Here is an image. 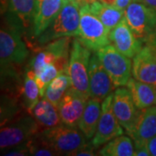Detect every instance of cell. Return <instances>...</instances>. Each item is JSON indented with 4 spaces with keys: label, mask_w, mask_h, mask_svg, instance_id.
<instances>
[{
    "label": "cell",
    "mask_w": 156,
    "mask_h": 156,
    "mask_svg": "<svg viewBox=\"0 0 156 156\" xmlns=\"http://www.w3.org/2000/svg\"><path fill=\"white\" fill-rule=\"evenodd\" d=\"M80 6L75 0H63L61 11L50 25L37 38L39 45H45L55 39L79 36Z\"/></svg>",
    "instance_id": "6da1fadb"
},
{
    "label": "cell",
    "mask_w": 156,
    "mask_h": 156,
    "mask_svg": "<svg viewBox=\"0 0 156 156\" xmlns=\"http://www.w3.org/2000/svg\"><path fill=\"white\" fill-rule=\"evenodd\" d=\"M37 135L57 155H73L87 145L86 137L78 127H70L63 123L52 128L40 130Z\"/></svg>",
    "instance_id": "7a4b0ae2"
},
{
    "label": "cell",
    "mask_w": 156,
    "mask_h": 156,
    "mask_svg": "<svg viewBox=\"0 0 156 156\" xmlns=\"http://www.w3.org/2000/svg\"><path fill=\"white\" fill-rule=\"evenodd\" d=\"M22 32L4 19L0 30L1 70L19 66L30 55V50L23 39Z\"/></svg>",
    "instance_id": "3957f363"
},
{
    "label": "cell",
    "mask_w": 156,
    "mask_h": 156,
    "mask_svg": "<svg viewBox=\"0 0 156 156\" xmlns=\"http://www.w3.org/2000/svg\"><path fill=\"white\" fill-rule=\"evenodd\" d=\"M68 74L71 88L86 97H91L89 89V66L91 50L84 46L79 38H75L70 50Z\"/></svg>",
    "instance_id": "277c9868"
},
{
    "label": "cell",
    "mask_w": 156,
    "mask_h": 156,
    "mask_svg": "<svg viewBox=\"0 0 156 156\" xmlns=\"http://www.w3.org/2000/svg\"><path fill=\"white\" fill-rule=\"evenodd\" d=\"M40 131L35 118L29 115H21L1 123L0 147L7 150L28 141Z\"/></svg>",
    "instance_id": "5b68a950"
},
{
    "label": "cell",
    "mask_w": 156,
    "mask_h": 156,
    "mask_svg": "<svg viewBox=\"0 0 156 156\" xmlns=\"http://www.w3.org/2000/svg\"><path fill=\"white\" fill-rule=\"evenodd\" d=\"M77 38L92 51L110 44L109 30L89 8V5L80 7V25Z\"/></svg>",
    "instance_id": "8992f818"
},
{
    "label": "cell",
    "mask_w": 156,
    "mask_h": 156,
    "mask_svg": "<svg viewBox=\"0 0 156 156\" xmlns=\"http://www.w3.org/2000/svg\"><path fill=\"white\" fill-rule=\"evenodd\" d=\"M102 66L111 78L115 88L126 86L131 78L132 62L113 44H108L95 51Z\"/></svg>",
    "instance_id": "52a82bcc"
},
{
    "label": "cell",
    "mask_w": 156,
    "mask_h": 156,
    "mask_svg": "<svg viewBox=\"0 0 156 156\" xmlns=\"http://www.w3.org/2000/svg\"><path fill=\"white\" fill-rule=\"evenodd\" d=\"M125 17L132 32L144 44L156 25V11L139 0H132L125 10Z\"/></svg>",
    "instance_id": "ba28073f"
},
{
    "label": "cell",
    "mask_w": 156,
    "mask_h": 156,
    "mask_svg": "<svg viewBox=\"0 0 156 156\" xmlns=\"http://www.w3.org/2000/svg\"><path fill=\"white\" fill-rule=\"evenodd\" d=\"M113 93L108 95L101 103V113L97 129L90 140V143L95 148L123 134L122 127L113 110Z\"/></svg>",
    "instance_id": "9c48e42d"
},
{
    "label": "cell",
    "mask_w": 156,
    "mask_h": 156,
    "mask_svg": "<svg viewBox=\"0 0 156 156\" xmlns=\"http://www.w3.org/2000/svg\"><path fill=\"white\" fill-rule=\"evenodd\" d=\"M113 110L121 126L129 133L135 125L140 109L135 105L127 87H118L113 93Z\"/></svg>",
    "instance_id": "30bf717a"
},
{
    "label": "cell",
    "mask_w": 156,
    "mask_h": 156,
    "mask_svg": "<svg viewBox=\"0 0 156 156\" xmlns=\"http://www.w3.org/2000/svg\"><path fill=\"white\" fill-rule=\"evenodd\" d=\"M35 0H10L5 20L17 27L23 36L32 33Z\"/></svg>",
    "instance_id": "8fae6325"
},
{
    "label": "cell",
    "mask_w": 156,
    "mask_h": 156,
    "mask_svg": "<svg viewBox=\"0 0 156 156\" xmlns=\"http://www.w3.org/2000/svg\"><path fill=\"white\" fill-rule=\"evenodd\" d=\"M89 77L91 97H95L101 101L104 100L115 88L96 53L90 56Z\"/></svg>",
    "instance_id": "7c38bea8"
},
{
    "label": "cell",
    "mask_w": 156,
    "mask_h": 156,
    "mask_svg": "<svg viewBox=\"0 0 156 156\" xmlns=\"http://www.w3.org/2000/svg\"><path fill=\"white\" fill-rule=\"evenodd\" d=\"M89 99L70 87L57 107L62 123L70 127H78Z\"/></svg>",
    "instance_id": "4fadbf2b"
},
{
    "label": "cell",
    "mask_w": 156,
    "mask_h": 156,
    "mask_svg": "<svg viewBox=\"0 0 156 156\" xmlns=\"http://www.w3.org/2000/svg\"><path fill=\"white\" fill-rule=\"evenodd\" d=\"M109 39L118 51L129 58H133L143 46L132 32L125 16L109 31Z\"/></svg>",
    "instance_id": "5bb4252c"
},
{
    "label": "cell",
    "mask_w": 156,
    "mask_h": 156,
    "mask_svg": "<svg viewBox=\"0 0 156 156\" xmlns=\"http://www.w3.org/2000/svg\"><path fill=\"white\" fill-rule=\"evenodd\" d=\"M132 75L136 80L156 86V53L147 44L133 57Z\"/></svg>",
    "instance_id": "9a60e30c"
},
{
    "label": "cell",
    "mask_w": 156,
    "mask_h": 156,
    "mask_svg": "<svg viewBox=\"0 0 156 156\" xmlns=\"http://www.w3.org/2000/svg\"><path fill=\"white\" fill-rule=\"evenodd\" d=\"M63 0H35L32 33L37 38L50 25L61 11Z\"/></svg>",
    "instance_id": "2e32d148"
},
{
    "label": "cell",
    "mask_w": 156,
    "mask_h": 156,
    "mask_svg": "<svg viewBox=\"0 0 156 156\" xmlns=\"http://www.w3.org/2000/svg\"><path fill=\"white\" fill-rule=\"evenodd\" d=\"M134 143H147L156 135V106L140 109L133 129L128 133Z\"/></svg>",
    "instance_id": "e0dca14e"
},
{
    "label": "cell",
    "mask_w": 156,
    "mask_h": 156,
    "mask_svg": "<svg viewBox=\"0 0 156 156\" xmlns=\"http://www.w3.org/2000/svg\"><path fill=\"white\" fill-rule=\"evenodd\" d=\"M101 113V100L95 97L89 98L78 123V128L87 140H91L94 137L100 120Z\"/></svg>",
    "instance_id": "ac0fdd59"
},
{
    "label": "cell",
    "mask_w": 156,
    "mask_h": 156,
    "mask_svg": "<svg viewBox=\"0 0 156 156\" xmlns=\"http://www.w3.org/2000/svg\"><path fill=\"white\" fill-rule=\"evenodd\" d=\"M139 109L156 106V86L130 78L126 85Z\"/></svg>",
    "instance_id": "d6986e66"
},
{
    "label": "cell",
    "mask_w": 156,
    "mask_h": 156,
    "mask_svg": "<svg viewBox=\"0 0 156 156\" xmlns=\"http://www.w3.org/2000/svg\"><path fill=\"white\" fill-rule=\"evenodd\" d=\"M31 115L40 129L52 128L62 124L58 108L45 97L39 101L31 112Z\"/></svg>",
    "instance_id": "ffe728a7"
},
{
    "label": "cell",
    "mask_w": 156,
    "mask_h": 156,
    "mask_svg": "<svg viewBox=\"0 0 156 156\" xmlns=\"http://www.w3.org/2000/svg\"><path fill=\"white\" fill-rule=\"evenodd\" d=\"M89 8L109 31L115 27L125 16V11L115 5H106L100 2V0H95L89 4Z\"/></svg>",
    "instance_id": "44dd1931"
},
{
    "label": "cell",
    "mask_w": 156,
    "mask_h": 156,
    "mask_svg": "<svg viewBox=\"0 0 156 156\" xmlns=\"http://www.w3.org/2000/svg\"><path fill=\"white\" fill-rule=\"evenodd\" d=\"M22 95L24 108L27 110L29 114H31L35 106L40 101L41 94H40L38 85L36 81L35 71L29 66L24 73Z\"/></svg>",
    "instance_id": "7402d4cb"
},
{
    "label": "cell",
    "mask_w": 156,
    "mask_h": 156,
    "mask_svg": "<svg viewBox=\"0 0 156 156\" xmlns=\"http://www.w3.org/2000/svg\"><path fill=\"white\" fill-rule=\"evenodd\" d=\"M134 154L132 140L122 134L108 141L98 152V155L102 156H133Z\"/></svg>",
    "instance_id": "603a6c76"
},
{
    "label": "cell",
    "mask_w": 156,
    "mask_h": 156,
    "mask_svg": "<svg viewBox=\"0 0 156 156\" xmlns=\"http://www.w3.org/2000/svg\"><path fill=\"white\" fill-rule=\"evenodd\" d=\"M71 87V81L68 72H61L48 86L44 96L53 104L58 107L59 102Z\"/></svg>",
    "instance_id": "cb8c5ba5"
},
{
    "label": "cell",
    "mask_w": 156,
    "mask_h": 156,
    "mask_svg": "<svg viewBox=\"0 0 156 156\" xmlns=\"http://www.w3.org/2000/svg\"><path fill=\"white\" fill-rule=\"evenodd\" d=\"M58 74H59V71L56 66L53 63H50L43 69V71L38 76H36V81L38 85L41 97L44 96L45 91L48 88V86L58 76Z\"/></svg>",
    "instance_id": "d4e9b609"
},
{
    "label": "cell",
    "mask_w": 156,
    "mask_h": 156,
    "mask_svg": "<svg viewBox=\"0 0 156 156\" xmlns=\"http://www.w3.org/2000/svg\"><path fill=\"white\" fill-rule=\"evenodd\" d=\"M5 156H27L30 155V148H29L28 142H24L21 145L17 146L12 147L11 150L7 151L6 153L4 154Z\"/></svg>",
    "instance_id": "484cf974"
},
{
    "label": "cell",
    "mask_w": 156,
    "mask_h": 156,
    "mask_svg": "<svg viewBox=\"0 0 156 156\" xmlns=\"http://www.w3.org/2000/svg\"><path fill=\"white\" fill-rule=\"evenodd\" d=\"M134 156H149L147 143H134Z\"/></svg>",
    "instance_id": "4316f807"
},
{
    "label": "cell",
    "mask_w": 156,
    "mask_h": 156,
    "mask_svg": "<svg viewBox=\"0 0 156 156\" xmlns=\"http://www.w3.org/2000/svg\"><path fill=\"white\" fill-rule=\"evenodd\" d=\"M144 44H147L148 46H150L156 53V25Z\"/></svg>",
    "instance_id": "83f0119b"
},
{
    "label": "cell",
    "mask_w": 156,
    "mask_h": 156,
    "mask_svg": "<svg viewBox=\"0 0 156 156\" xmlns=\"http://www.w3.org/2000/svg\"><path fill=\"white\" fill-rule=\"evenodd\" d=\"M147 147L151 156H156V135L147 141Z\"/></svg>",
    "instance_id": "f1b7e54d"
},
{
    "label": "cell",
    "mask_w": 156,
    "mask_h": 156,
    "mask_svg": "<svg viewBox=\"0 0 156 156\" xmlns=\"http://www.w3.org/2000/svg\"><path fill=\"white\" fill-rule=\"evenodd\" d=\"M132 2V0H116V3H115V6L117 8L121 9L125 11L126 8L129 5V4Z\"/></svg>",
    "instance_id": "f546056e"
},
{
    "label": "cell",
    "mask_w": 156,
    "mask_h": 156,
    "mask_svg": "<svg viewBox=\"0 0 156 156\" xmlns=\"http://www.w3.org/2000/svg\"><path fill=\"white\" fill-rule=\"evenodd\" d=\"M9 1L10 0H1V14L4 15L7 11L8 9V5H9Z\"/></svg>",
    "instance_id": "4dcf8cb0"
},
{
    "label": "cell",
    "mask_w": 156,
    "mask_h": 156,
    "mask_svg": "<svg viewBox=\"0 0 156 156\" xmlns=\"http://www.w3.org/2000/svg\"><path fill=\"white\" fill-rule=\"evenodd\" d=\"M156 11V0H139Z\"/></svg>",
    "instance_id": "1f68e13d"
},
{
    "label": "cell",
    "mask_w": 156,
    "mask_h": 156,
    "mask_svg": "<svg viewBox=\"0 0 156 156\" xmlns=\"http://www.w3.org/2000/svg\"><path fill=\"white\" fill-rule=\"evenodd\" d=\"M101 2L106 4V5H115V3L116 0H100Z\"/></svg>",
    "instance_id": "d6a6232c"
}]
</instances>
